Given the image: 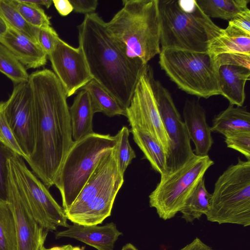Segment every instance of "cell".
I'll list each match as a JSON object with an SVG mask.
<instances>
[{
    "label": "cell",
    "mask_w": 250,
    "mask_h": 250,
    "mask_svg": "<svg viewBox=\"0 0 250 250\" xmlns=\"http://www.w3.org/2000/svg\"><path fill=\"white\" fill-rule=\"evenodd\" d=\"M133 138L152 168L161 176L167 173L166 153L159 142L146 131L137 127L129 130Z\"/></svg>",
    "instance_id": "obj_22"
},
{
    "label": "cell",
    "mask_w": 250,
    "mask_h": 250,
    "mask_svg": "<svg viewBox=\"0 0 250 250\" xmlns=\"http://www.w3.org/2000/svg\"><path fill=\"white\" fill-rule=\"evenodd\" d=\"M201 10L209 18L228 21L249 8L250 0H196Z\"/></svg>",
    "instance_id": "obj_23"
},
{
    "label": "cell",
    "mask_w": 250,
    "mask_h": 250,
    "mask_svg": "<svg viewBox=\"0 0 250 250\" xmlns=\"http://www.w3.org/2000/svg\"><path fill=\"white\" fill-rule=\"evenodd\" d=\"M129 133L130 130L125 126H123L118 132V164L120 171L123 175L132 160L136 157L135 153L129 144Z\"/></svg>",
    "instance_id": "obj_31"
},
{
    "label": "cell",
    "mask_w": 250,
    "mask_h": 250,
    "mask_svg": "<svg viewBox=\"0 0 250 250\" xmlns=\"http://www.w3.org/2000/svg\"><path fill=\"white\" fill-rule=\"evenodd\" d=\"M8 27L3 20L0 17V38L6 32Z\"/></svg>",
    "instance_id": "obj_43"
},
{
    "label": "cell",
    "mask_w": 250,
    "mask_h": 250,
    "mask_svg": "<svg viewBox=\"0 0 250 250\" xmlns=\"http://www.w3.org/2000/svg\"><path fill=\"white\" fill-rule=\"evenodd\" d=\"M77 28L79 46L93 79L125 110L147 64L125 53L110 35L106 22L97 13L85 15Z\"/></svg>",
    "instance_id": "obj_2"
},
{
    "label": "cell",
    "mask_w": 250,
    "mask_h": 250,
    "mask_svg": "<svg viewBox=\"0 0 250 250\" xmlns=\"http://www.w3.org/2000/svg\"><path fill=\"white\" fill-rule=\"evenodd\" d=\"M159 0H124L107 22L111 36L125 53L145 64L161 52Z\"/></svg>",
    "instance_id": "obj_3"
},
{
    "label": "cell",
    "mask_w": 250,
    "mask_h": 250,
    "mask_svg": "<svg viewBox=\"0 0 250 250\" xmlns=\"http://www.w3.org/2000/svg\"><path fill=\"white\" fill-rule=\"evenodd\" d=\"M121 250H138L131 243H127L125 245Z\"/></svg>",
    "instance_id": "obj_44"
},
{
    "label": "cell",
    "mask_w": 250,
    "mask_h": 250,
    "mask_svg": "<svg viewBox=\"0 0 250 250\" xmlns=\"http://www.w3.org/2000/svg\"><path fill=\"white\" fill-rule=\"evenodd\" d=\"M52 68L67 97L93 79L81 48H75L60 38L53 50L48 55Z\"/></svg>",
    "instance_id": "obj_14"
},
{
    "label": "cell",
    "mask_w": 250,
    "mask_h": 250,
    "mask_svg": "<svg viewBox=\"0 0 250 250\" xmlns=\"http://www.w3.org/2000/svg\"><path fill=\"white\" fill-rule=\"evenodd\" d=\"M118 144L99 161L79 194L65 211L67 220L83 225L101 224L111 215L124 182L117 160Z\"/></svg>",
    "instance_id": "obj_5"
},
{
    "label": "cell",
    "mask_w": 250,
    "mask_h": 250,
    "mask_svg": "<svg viewBox=\"0 0 250 250\" xmlns=\"http://www.w3.org/2000/svg\"><path fill=\"white\" fill-rule=\"evenodd\" d=\"M4 102H0V142L14 153L23 159L25 155L21 148L6 119L4 110Z\"/></svg>",
    "instance_id": "obj_32"
},
{
    "label": "cell",
    "mask_w": 250,
    "mask_h": 250,
    "mask_svg": "<svg viewBox=\"0 0 250 250\" xmlns=\"http://www.w3.org/2000/svg\"><path fill=\"white\" fill-rule=\"evenodd\" d=\"M161 49L207 52L223 29L200 8L196 0H159Z\"/></svg>",
    "instance_id": "obj_4"
},
{
    "label": "cell",
    "mask_w": 250,
    "mask_h": 250,
    "mask_svg": "<svg viewBox=\"0 0 250 250\" xmlns=\"http://www.w3.org/2000/svg\"><path fill=\"white\" fill-rule=\"evenodd\" d=\"M8 166L21 196L39 225L47 231L55 230L59 226L67 228L63 208L27 167L24 159L14 154L8 159Z\"/></svg>",
    "instance_id": "obj_10"
},
{
    "label": "cell",
    "mask_w": 250,
    "mask_h": 250,
    "mask_svg": "<svg viewBox=\"0 0 250 250\" xmlns=\"http://www.w3.org/2000/svg\"><path fill=\"white\" fill-rule=\"evenodd\" d=\"M152 68L147 64L135 88L125 117L131 127L142 129L153 137L164 149L167 157L170 143L151 86Z\"/></svg>",
    "instance_id": "obj_11"
},
{
    "label": "cell",
    "mask_w": 250,
    "mask_h": 250,
    "mask_svg": "<svg viewBox=\"0 0 250 250\" xmlns=\"http://www.w3.org/2000/svg\"><path fill=\"white\" fill-rule=\"evenodd\" d=\"M207 52L214 56L226 53L250 55V36L227 34L223 30L210 43Z\"/></svg>",
    "instance_id": "obj_26"
},
{
    "label": "cell",
    "mask_w": 250,
    "mask_h": 250,
    "mask_svg": "<svg viewBox=\"0 0 250 250\" xmlns=\"http://www.w3.org/2000/svg\"><path fill=\"white\" fill-rule=\"evenodd\" d=\"M25 2L37 5H44L47 8H49L53 3V0H25Z\"/></svg>",
    "instance_id": "obj_42"
},
{
    "label": "cell",
    "mask_w": 250,
    "mask_h": 250,
    "mask_svg": "<svg viewBox=\"0 0 250 250\" xmlns=\"http://www.w3.org/2000/svg\"><path fill=\"white\" fill-rule=\"evenodd\" d=\"M7 201L13 214L17 236V250H41L48 231L34 219L17 188L8 167Z\"/></svg>",
    "instance_id": "obj_15"
},
{
    "label": "cell",
    "mask_w": 250,
    "mask_h": 250,
    "mask_svg": "<svg viewBox=\"0 0 250 250\" xmlns=\"http://www.w3.org/2000/svg\"><path fill=\"white\" fill-rule=\"evenodd\" d=\"M214 162L208 155L195 154L176 170L161 176L149 195V206L164 220L173 218L182 210L196 187Z\"/></svg>",
    "instance_id": "obj_9"
},
{
    "label": "cell",
    "mask_w": 250,
    "mask_h": 250,
    "mask_svg": "<svg viewBox=\"0 0 250 250\" xmlns=\"http://www.w3.org/2000/svg\"><path fill=\"white\" fill-rule=\"evenodd\" d=\"M217 67L223 64L242 66L250 69V55L226 53L215 56Z\"/></svg>",
    "instance_id": "obj_36"
},
{
    "label": "cell",
    "mask_w": 250,
    "mask_h": 250,
    "mask_svg": "<svg viewBox=\"0 0 250 250\" xmlns=\"http://www.w3.org/2000/svg\"><path fill=\"white\" fill-rule=\"evenodd\" d=\"M14 6L30 26L37 28L51 26L50 18L39 6L25 2L24 0H12Z\"/></svg>",
    "instance_id": "obj_30"
},
{
    "label": "cell",
    "mask_w": 250,
    "mask_h": 250,
    "mask_svg": "<svg viewBox=\"0 0 250 250\" xmlns=\"http://www.w3.org/2000/svg\"><path fill=\"white\" fill-rule=\"evenodd\" d=\"M14 153L0 142V199L7 201L8 167V160Z\"/></svg>",
    "instance_id": "obj_34"
},
{
    "label": "cell",
    "mask_w": 250,
    "mask_h": 250,
    "mask_svg": "<svg viewBox=\"0 0 250 250\" xmlns=\"http://www.w3.org/2000/svg\"><path fill=\"white\" fill-rule=\"evenodd\" d=\"M205 215L219 224L250 226V160L238 157L218 177Z\"/></svg>",
    "instance_id": "obj_8"
},
{
    "label": "cell",
    "mask_w": 250,
    "mask_h": 250,
    "mask_svg": "<svg viewBox=\"0 0 250 250\" xmlns=\"http://www.w3.org/2000/svg\"><path fill=\"white\" fill-rule=\"evenodd\" d=\"M72 138L74 141L93 132V118L95 113L89 93L82 89L69 107Z\"/></svg>",
    "instance_id": "obj_20"
},
{
    "label": "cell",
    "mask_w": 250,
    "mask_h": 250,
    "mask_svg": "<svg viewBox=\"0 0 250 250\" xmlns=\"http://www.w3.org/2000/svg\"><path fill=\"white\" fill-rule=\"evenodd\" d=\"M36 38L38 44L47 56L53 50L59 36L51 26L37 28Z\"/></svg>",
    "instance_id": "obj_35"
},
{
    "label": "cell",
    "mask_w": 250,
    "mask_h": 250,
    "mask_svg": "<svg viewBox=\"0 0 250 250\" xmlns=\"http://www.w3.org/2000/svg\"><path fill=\"white\" fill-rule=\"evenodd\" d=\"M41 250H83V248H80L78 246H73L71 245H66L61 246H56L49 249L45 248L43 246Z\"/></svg>",
    "instance_id": "obj_41"
},
{
    "label": "cell",
    "mask_w": 250,
    "mask_h": 250,
    "mask_svg": "<svg viewBox=\"0 0 250 250\" xmlns=\"http://www.w3.org/2000/svg\"><path fill=\"white\" fill-rule=\"evenodd\" d=\"M118 140V133L111 136L93 132L74 142L54 183L64 211L74 202L101 158L116 147Z\"/></svg>",
    "instance_id": "obj_6"
},
{
    "label": "cell",
    "mask_w": 250,
    "mask_h": 250,
    "mask_svg": "<svg viewBox=\"0 0 250 250\" xmlns=\"http://www.w3.org/2000/svg\"><path fill=\"white\" fill-rule=\"evenodd\" d=\"M81 89L89 94L95 113L102 112L108 117L125 116V110L103 87L92 79Z\"/></svg>",
    "instance_id": "obj_24"
},
{
    "label": "cell",
    "mask_w": 250,
    "mask_h": 250,
    "mask_svg": "<svg viewBox=\"0 0 250 250\" xmlns=\"http://www.w3.org/2000/svg\"><path fill=\"white\" fill-rule=\"evenodd\" d=\"M211 132L228 134L238 131H250V113L246 107L231 104L214 116Z\"/></svg>",
    "instance_id": "obj_21"
},
{
    "label": "cell",
    "mask_w": 250,
    "mask_h": 250,
    "mask_svg": "<svg viewBox=\"0 0 250 250\" xmlns=\"http://www.w3.org/2000/svg\"><path fill=\"white\" fill-rule=\"evenodd\" d=\"M121 235L122 233L113 222L102 226L73 223L66 229L56 232V238H73L97 250H113L115 242Z\"/></svg>",
    "instance_id": "obj_16"
},
{
    "label": "cell",
    "mask_w": 250,
    "mask_h": 250,
    "mask_svg": "<svg viewBox=\"0 0 250 250\" xmlns=\"http://www.w3.org/2000/svg\"><path fill=\"white\" fill-rule=\"evenodd\" d=\"M180 250H216L203 242L200 238L196 237Z\"/></svg>",
    "instance_id": "obj_40"
},
{
    "label": "cell",
    "mask_w": 250,
    "mask_h": 250,
    "mask_svg": "<svg viewBox=\"0 0 250 250\" xmlns=\"http://www.w3.org/2000/svg\"><path fill=\"white\" fill-rule=\"evenodd\" d=\"M151 86L170 143L167 157V173L183 165L194 154L190 139L184 121L170 93L162 83L151 76Z\"/></svg>",
    "instance_id": "obj_12"
},
{
    "label": "cell",
    "mask_w": 250,
    "mask_h": 250,
    "mask_svg": "<svg viewBox=\"0 0 250 250\" xmlns=\"http://www.w3.org/2000/svg\"><path fill=\"white\" fill-rule=\"evenodd\" d=\"M0 72L10 79L14 84L26 83L29 75L26 69L14 54L0 42Z\"/></svg>",
    "instance_id": "obj_29"
},
{
    "label": "cell",
    "mask_w": 250,
    "mask_h": 250,
    "mask_svg": "<svg viewBox=\"0 0 250 250\" xmlns=\"http://www.w3.org/2000/svg\"><path fill=\"white\" fill-rule=\"evenodd\" d=\"M183 115L189 137L195 146L194 154L198 156L208 155L213 140L210 127L206 121L204 108L198 101L187 100Z\"/></svg>",
    "instance_id": "obj_17"
},
{
    "label": "cell",
    "mask_w": 250,
    "mask_h": 250,
    "mask_svg": "<svg viewBox=\"0 0 250 250\" xmlns=\"http://www.w3.org/2000/svg\"><path fill=\"white\" fill-rule=\"evenodd\" d=\"M159 55L160 67L181 90L205 99L221 95L215 56L175 48Z\"/></svg>",
    "instance_id": "obj_7"
},
{
    "label": "cell",
    "mask_w": 250,
    "mask_h": 250,
    "mask_svg": "<svg viewBox=\"0 0 250 250\" xmlns=\"http://www.w3.org/2000/svg\"><path fill=\"white\" fill-rule=\"evenodd\" d=\"M250 76V69L242 66L223 64L218 67L221 95L229 104L243 106L246 98L245 84Z\"/></svg>",
    "instance_id": "obj_19"
},
{
    "label": "cell",
    "mask_w": 250,
    "mask_h": 250,
    "mask_svg": "<svg viewBox=\"0 0 250 250\" xmlns=\"http://www.w3.org/2000/svg\"><path fill=\"white\" fill-rule=\"evenodd\" d=\"M73 10L77 13L89 14L94 13L98 4L97 0H69Z\"/></svg>",
    "instance_id": "obj_38"
},
{
    "label": "cell",
    "mask_w": 250,
    "mask_h": 250,
    "mask_svg": "<svg viewBox=\"0 0 250 250\" xmlns=\"http://www.w3.org/2000/svg\"><path fill=\"white\" fill-rule=\"evenodd\" d=\"M53 3L58 13L62 16H66L73 11L69 0H53Z\"/></svg>",
    "instance_id": "obj_39"
},
{
    "label": "cell",
    "mask_w": 250,
    "mask_h": 250,
    "mask_svg": "<svg viewBox=\"0 0 250 250\" xmlns=\"http://www.w3.org/2000/svg\"><path fill=\"white\" fill-rule=\"evenodd\" d=\"M0 250H17L12 212L7 201L0 199Z\"/></svg>",
    "instance_id": "obj_28"
},
{
    "label": "cell",
    "mask_w": 250,
    "mask_h": 250,
    "mask_svg": "<svg viewBox=\"0 0 250 250\" xmlns=\"http://www.w3.org/2000/svg\"><path fill=\"white\" fill-rule=\"evenodd\" d=\"M211 199V194L206 189L205 179L203 178L199 182L180 211L182 218L187 223H190L196 219H199L208 211Z\"/></svg>",
    "instance_id": "obj_25"
},
{
    "label": "cell",
    "mask_w": 250,
    "mask_h": 250,
    "mask_svg": "<svg viewBox=\"0 0 250 250\" xmlns=\"http://www.w3.org/2000/svg\"><path fill=\"white\" fill-rule=\"evenodd\" d=\"M4 110L25 160L33 152L35 145L32 99L28 82L14 84L11 94L4 102Z\"/></svg>",
    "instance_id": "obj_13"
},
{
    "label": "cell",
    "mask_w": 250,
    "mask_h": 250,
    "mask_svg": "<svg viewBox=\"0 0 250 250\" xmlns=\"http://www.w3.org/2000/svg\"><path fill=\"white\" fill-rule=\"evenodd\" d=\"M35 131L33 152L25 161L47 188L54 185L74 143L65 90L55 74L43 69L29 75Z\"/></svg>",
    "instance_id": "obj_1"
},
{
    "label": "cell",
    "mask_w": 250,
    "mask_h": 250,
    "mask_svg": "<svg viewBox=\"0 0 250 250\" xmlns=\"http://www.w3.org/2000/svg\"><path fill=\"white\" fill-rule=\"evenodd\" d=\"M228 25L250 35V10L241 12L229 21Z\"/></svg>",
    "instance_id": "obj_37"
},
{
    "label": "cell",
    "mask_w": 250,
    "mask_h": 250,
    "mask_svg": "<svg viewBox=\"0 0 250 250\" xmlns=\"http://www.w3.org/2000/svg\"><path fill=\"white\" fill-rule=\"evenodd\" d=\"M0 17L7 25L38 43L37 28L28 24L18 12L12 0H0Z\"/></svg>",
    "instance_id": "obj_27"
},
{
    "label": "cell",
    "mask_w": 250,
    "mask_h": 250,
    "mask_svg": "<svg viewBox=\"0 0 250 250\" xmlns=\"http://www.w3.org/2000/svg\"><path fill=\"white\" fill-rule=\"evenodd\" d=\"M0 38V42L7 47L26 69L45 65L47 54L40 45L27 36L8 26Z\"/></svg>",
    "instance_id": "obj_18"
},
{
    "label": "cell",
    "mask_w": 250,
    "mask_h": 250,
    "mask_svg": "<svg viewBox=\"0 0 250 250\" xmlns=\"http://www.w3.org/2000/svg\"><path fill=\"white\" fill-rule=\"evenodd\" d=\"M225 142L229 148L243 154L250 160V131H238L225 136Z\"/></svg>",
    "instance_id": "obj_33"
}]
</instances>
